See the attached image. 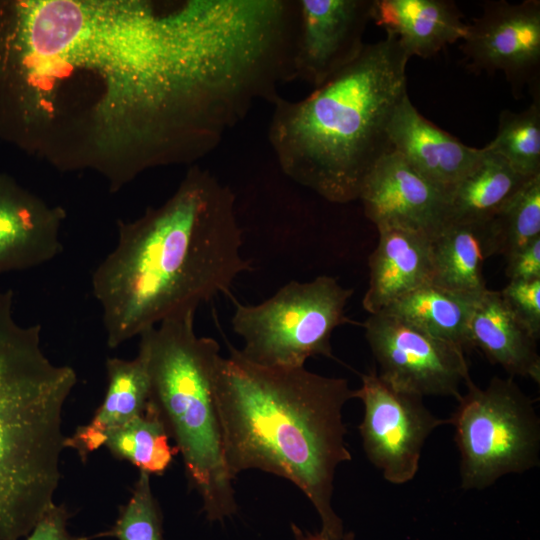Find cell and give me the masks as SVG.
Returning <instances> with one entry per match:
<instances>
[{
    "instance_id": "5bb4252c",
    "label": "cell",
    "mask_w": 540,
    "mask_h": 540,
    "mask_svg": "<svg viewBox=\"0 0 540 540\" xmlns=\"http://www.w3.org/2000/svg\"><path fill=\"white\" fill-rule=\"evenodd\" d=\"M65 218L60 206L0 175V274L31 269L61 254Z\"/></svg>"
},
{
    "instance_id": "d4e9b609",
    "label": "cell",
    "mask_w": 540,
    "mask_h": 540,
    "mask_svg": "<svg viewBox=\"0 0 540 540\" xmlns=\"http://www.w3.org/2000/svg\"><path fill=\"white\" fill-rule=\"evenodd\" d=\"M494 255L509 257L540 237V174L529 178L490 220Z\"/></svg>"
},
{
    "instance_id": "2e32d148",
    "label": "cell",
    "mask_w": 540,
    "mask_h": 540,
    "mask_svg": "<svg viewBox=\"0 0 540 540\" xmlns=\"http://www.w3.org/2000/svg\"><path fill=\"white\" fill-rule=\"evenodd\" d=\"M378 243L368 259L369 283L362 305L369 314L386 309L406 294L430 284L432 239L400 227L377 229Z\"/></svg>"
},
{
    "instance_id": "f546056e",
    "label": "cell",
    "mask_w": 540,
    "mask_h": 540,
    "mask_svg": "<svg viewBox=\"0 0 540 540\" xmlns=\"http://www.w3.org/2000/svg\"><path fill=\"white\" fill-rule=\"evenodd\" d=\"M292 530L295 535L296 540H355L352 532H345L341 538H332L322 533H309L302 531L296 525H292Z\"/></svg>"
},
{
    "instance_id": "d6986e66",
    "label": "cell",
    "mask_w": 540,
    "mask_h": 540,
    "mask_svg": "<svg viewBox=\"0 0 540 540\" xmlns=\"http://www.w3.org/2000/svg\"><path fill=\"white\" fill-rule=\"evenodd\" d=\"M107 389L93 418L65 439V447L77 451L82 461L104 446L107 435L146 409L150 379L145 357L138 351L132 360L108 358Z\"/></svg>"
},
{
    "instance_id": "7402d4cb",
    "label": "cell",
    "mask_w": 540,
    "mask_h": 540,
    "mask_svg": "<svg viewBox=\"0 0 540 540\" xmlns=\"http://www.w3.org/2000/svg\"><path fill=\"white\" fill-rule=\"evenodd\" d=\"M479 297L458 294L430 283L406 294L381 312L397 316L465 351L470 348L468 325Z\"/></svg>"
},
{
    "instance_id": "5b68a950",
    "label": "cell",
    "mask_w": 540,
    "mask_h": 540,
    "mask_svg": "<svg viewBox=\"0 0 540 540\" xmlns=\"http://www.w3.org/2000/svg\"><path fill=\"white\" fill-rule=\"evenodd\" d=\"M14 293L0 291V540H20L54 504L66 437L62 411L75 370L54 364L41 326L14 318Z\"/></svg>"
},
{
    "instance_id": "277c9868",
    "label": "cell",
    "mask_w": 540,
    "mask_h": 540,
    "mask_svg": "<svg viewBox=\"0 0 540 540\" xmlns=\"http://www.w3.org/2000/svg\"><path fill=\"white\" fill-rule=\"evenodd\" d=\"M409 59L386 35L305 98L279 96L268 140L280 171L331 203L357 200L371 169L393 150L388 125L408 94Z\"/></svg>"
},
{
    "instance_id": "ac0fdd59",
    "label": "cell",
    "mask_w": 540,
    "mask_h": 540,
    "mask_svg": "<svg viewBox=\"0 0 540 540\" xmlns=\"http://www.w3.org/2000/svg\"><path fill=\"white\" fill-rule=\"evenodd\" d=\"M470 348H478L509 375L540 383L537 340L504 304L499 291L487 289L476 301L469 325Z\"/></svg>"
},
{
    "instance_id": "7a4b0ae2",
    "label": "cell",
    "mask_w": 540,
    "mask_h": 540,
    "mask_svg": "<svg viewBox=\"0 0 540 540\" xmlns=\"http://www.w3.org/2000/svg\"><path fill=\"white\" fill-rule=\"evenodd\" d=\"M117 229L115 248L91 277L110 348L196 311L252 270L241 251L235 193L198 165L162 205L134 221H118Z\"/></svg>"
},
{
    "instance_id": "8992f818",
    "label": "cell",
    "mask_w": 540,
    "mask_h": 540,
    "mask_svg": "<svg viewBox=\"0 0 540 540\" xmlns=\"http://www.w3.org/2000/svg\"><path fill=\"white\" fill-rule=\"evenodd\" d=\"M195 313L177 314L145 330L138 351L148 368L149 402L175 441L189 486L200 496L206 519L222 522L238 506L214 398L220 346L214 338L197 336Z\"/></svg>"
},
{
    "instance_id": "30bf717a",
    "label": "cell",
    "mask_w": 540,
    "mask_h": 540,
    "mask_svg": "<svg viewBox=\"0 0 540 540\" xmlns=\"http://www.w3.org/2000/svg\"><path fill=\"white\" fill-rule=\"evenodd\" d=\"M354 398L364 406L359 432L369 461L391 484L411 481L427 438L447 420L435 416L423 397L395 389L373 370L361 375Z\"/></svg>"
},
{
    "instance_id": "3957f363",
    "label": "cell",
    "mask_w": 540,
    "mask_h": 540,
    "mask_svg": "<svg viewBox=\"0 0 540 540\" xmlns=\"http://www.w3.org/2000/svg\"><path fill=\"white\" fill-rule=\"evenodd\" d=\"M214 398L227 469L261 470L289 480L315 508L321 532L343 536L332 507L338 466L351 460L344 405L354 390L344 378L302 367L264 366L230 347L217 359Z\"/></svg>"
},
{
    "instance_id": "484cf974",
    "label": "cell",
    "mask_w": 540,
    "mask_h": 540,
    "mask_svg": "<svg viewBox=\"0 0 540 540\" xmlns=\"http://www.w3.org/2000/svg\"><path fill=\"white\" fill-rule=\"evenodd\" d=\"M101 536L117 540H165L161 510L153 495L148 473L140 471L131 496L121 507L114 525L96 535Z\"/></svg>"
},
{
    "instance_id": "4fadbf2b",
    "label": "cell",
    "mask_w": 540,
    "mask_h": 540,
    "mask_svg": "<svg viewBox=\"0 0 540 540\" xmlns=\"http://www.w3.org/2000/svg\"><path fill=\"white\" fill-rule=\"evenodd\" d=\"M448 198L392 150L371 169L358 199L377 229L400 227L432 239L448 222Z\"/></svg>"
},
{
    "instance_id": "83f0119b",
    "label": "cell",
    "mask_w": 540,
    "mask_h": 540,
    "mask_svg": "<svg viewBox=\"0 0 540 540\" xmlns=\"http://www.w3.org/2000/svg\"><path fill=\"white\" fill-rule=\"evenodd\" d=\"M69 511L55 503L37 521L24 540H91L92 536H74L67 529Z\"/></svg>"
},
{
    "instance_id": "7c38bea8",
    "label": "cell",
    "mask_w": 540,
    "mask_h": 540,
    "mask_svg": "<svg viewBox=\"0 0 540 540\" xmlns=\"http://www.w3.org/2000/svg\"><path fill=\"white\" fill-rule=\"evenodd\" d=\"M373 0H298L295 79L313 89L353 62L365 47Z\"/></svg>"
},
{
    "instance_id": "cb8c5ba5",
    "label": "cell",
    "mask_w": 540,
    "mask_h": 540,
    "mask_svg": "<svg viewBox=\"0 0 540 540\" xmlns=\"http://www.w3.org/2000/svg\"><path fill=\"white\" fill-rule=\"evenodd\" d=\"M520 175L540 174V97L534 90L532 103L521 112L503 110L495 138L486 145Z\"/></svg>"
},
{
    "instance_id": "9a60e30c",
    "label": "cell",
    "mask_w": 540,
    "mask_h": 540,
    "mask_svg": "<svg viewBox=\"0 0 540 540\" xmlns=\"http://www.w3.org/2000/svg\"><path fill=\"white\" fill-rule=\"evenodd\" d=\"M388 136L393 151L448 196L484 153V147L467 146L427 120L408 94L393 113Z\"/></svg>"
},
{
    "instance_id": "603a6c76",
    "label": "cell",
    "mask_w": 540,
    "mask_h": 540,
    "mask_svg": "<svg viewBox=\"0 0 540 540\" xmlns=\"http://www.w3.org/2000/svg\"><path fill=\"white\" fill-rule=\"evenodd\" d=\"M169 438L159 413L148 402L143 413L111 431L104 446L114 457L130 462L140 471L161 475L178 453Z\"/></svg>"
},
{
    "instance_id": "6da1fadb",
    "label": "cell",
    "mask_w": 540,
    "mask_h": 540,
    "mask_svg": "<svg viewBox=\"0 0 540 540\" xmlns=\"http://www.w3.org/2000/svg\"><path fill=\"white\" fill-rule=\"evenodd\" d=\"M260 58L236 0L0 4V86L30 143L110 189L193 164L253 107Z\"/></svg>"
},
{
    "instance_id": "8fae6325",
    "label": "cell",
    "mask_w": 540,
    "mask_h": 540,
    "mask_svg": "<svg viewBox=\"0 0 540 540\" xmlns=\"http://www.w3.org/2000/svg\"><path fill=\"white\" fill-rule=\"evenodd\" d=\"M482 14L468 24L460 48L474 71L502 72L514 94L538 89L540 1H485Z\"/></svg>"
},
{
    "instance_id": "4316f807",
    "label": "cell",
    "mask_w": 540,
    "mask_h": 540,
    "mask_svg": "<svg viewBox=\"0 0 540 540\" xmlns=\"http://www.w3.org/2000/svg\"><path fill=\"white\" fill-rule=\"evenodd\" d=\"M499 293L508 310L529 334L538 340L540 337V279L509 281Z\"/></svg>"
},
{
    "instance_id": "ffe728a7",
    "label": "cell",
    "mask_w": 540,
    "mask_h": 540,
    "mask_svg": "<svg viewBox=\"0 0 540 540\" xmlns=\"http://www.w3.org/2000/svg\"><path fill=\"white\" fill-rule=\"evenodd\" d=\"M492 255L490 220L480 223L448 222L432 238L431 284L458 294L479 297L488 289L483 264Z\"/></svg>"
},
{
    "instance_id": "9c48e42d",
    "label": "cell",
    "mask_w": 540,
    "mask_h": 540,
    "mask_svg": "<svg viewBox=\"0 0 540 540\" xmlns=\"http://www.w3.org/2000/svg\"><path fill=\"white\" fill-rule=\"evenodd\" d=\"M378 375L397 390L424 396L461 397L471 380L465 351L386 312L363 323Z\"/></svg>"
},
{
    "instance_id": "52a82bcc",
    "label": "cell",
    "mask_w": 540,
    "mask_h": 540,
    "mask_svg": "<svg viewBox=\"0 0 540 540\" xmlns=\"http://www.w3.org/2000/svg\"><path fill=\"white\" fill-rule=\"evenodd\" d=\"M353 289L336 278L290 281L255 305L236 303L231 324L242 338L240 352L264 366L302 367L315 356L333 358V331L351 320L345 315Z\"/></svg>"
},
{
    "instance_id": "f1b7e54d",
    "label": "cell",
    "mask_w": 540,
    "mask_h": 540,
    "mask_svg": "<svg viewBox=\"0 0 540 540\" xmlns=\"http://www.w3.org/2000/svg\"><path fill=\"white\" fill-rule=\"evenodd\" d=\"M509 281L540 279V237L506 258Z\"/></svg>"
},
{
    "instance_id": "44dd1931",
    "label": "cell",
    "mask_w": 540,
    "mask_h": 540,
    "mask_svg": "<svg viewBox=\"0 0 540 540\" xmlns=\"http://www.w3.org/2000/svg\"><path fill=\"white\" fill-rule=\"evenodd\" d=\"M528 179L485 146L479 161L449 194L448 222L491 220Z\"/></svg>"
},
{
    "instance_id": "e0dca14e",
    "label": "cell",
    "mask_w": 540,
    "mask_h": 540,
    "mask_svg": "<svg viewBox=\"0 0 540 540\" xmlns=\"http://www.w3.org/2000/svg\"><path fill=\"white\" fill-rule=\"evenodd\" d=\"M453 1L373 0L371 20L397 38L407 55L429 58L464 39L468 24Z\"/></svg>"
},
{
    "instance_id": "ba28073f",
    "label": "cell",
    "mask_w": 540,
    "mask_h": 540,
    "mask_svg": "<svg viewBox=\"0 0 540 540\" xmlns=\"http://www.w3.org/2000/svg\"><path fill=\"white\" fill-rule=\"evenodd\" d=\"M447 420L460 453L461 487L482 490L502 476L539 464L540 421L530 398L512 377H493L478 387L472 380Z\"/></svg>"
}]
</instances>
